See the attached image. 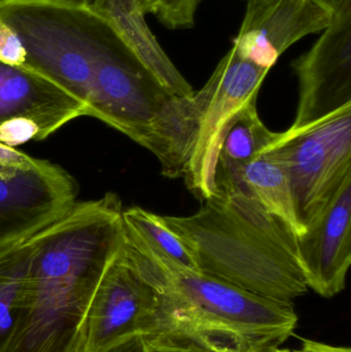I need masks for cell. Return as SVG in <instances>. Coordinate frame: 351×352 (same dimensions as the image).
I'll use <instances>...</instances> for the list:
<instances>
[{
    "label": "cell",
    "mask_w": 351,
    "mask_h": 352,
    "mask_svg": "<svg viewBox=\"0 0 351 352\" xmlns=\"http://www.w3.org/2000/svg\"><path fill=\"white\" fill-rule=\"evenodd\" d=\"M93 6L113 23L126 45L173 97H190L195 91L175 67L146 24L139 0H93Z\"/></svg>",
    "instance_id": "obj_13"
},
{
    "label": "cell",
    "mask_w": 351,
    "mask_h": 352,
    "mask_svg": "<svg viewBox=\"0 0 351 352\" xmlns=\"http://www.w3.org/2000/svg\"><path fill=\"white\" fill-rule=\"evenodd\" d=\"M123 221L125 231L152 252L185 268L199 271L191 250L167 227L161 215L141 207H131L123 211Z\"/></svg>",
    "instance_id": "obj_17"
},
{
    "label": "cell",
    "mask_w": 351,
    "mask_h": 352,
    "mask_svg": "<svg viewBox=\"0 0 351 352\" xmlns=\"http://www.w3.org/2000/svg\"><path fill=\"white\" fill-rule=\"evenodd\" d=\"M278 133L264 125L251 103L239 115L220 146L216 171V192L230 188L241 169L278 140Z\"/></svg>",
    "instance_id": "obj_15"
},
{
    "label": "cell",
    "mask_w": 351,
    "mask_h": 352,
    "mask_svg": "<svg viewBox=\"0 0 351 352\" xmlns=\"http://www.w3.org/2000/svg\"><path fill=\"white\" fill-rule=\"evenodd\" d=\"M296 248L307 287L325 298L346 289L351 264V173L309 217Z\"/></svg>",
    "instance_id": "obj_8"
},
{
    "label": "cell",
    "mask_w": 351,
    "mask_h": 352,
    "mask_svg": "<svg viewBox=\"0 0 351 352\" xmlns=\"http://www.w3.org/2000/svg\"><path fill=\"white\" fill-rule=\"evenodd\" d=\"M101 352H152L141 333L130 335Z\"/></svg>",
    "instance_id": "obj_21"
},
{
    "label": "cell",
    "mask_w": 351,
    "mask_h": 352,
    "mask_svg": "<svg viewBox=\"0 0 351 352\" xmlns=\"http://www.w3.org/2000/svg\"><path fill=\"white\" fill-rule=\"evenodd\" d=\"M292 67L299 103L290 133L351 105V4L334 14L319 41Z\"/></svg>",
    "instance_id": "obj_7"
},
{
    "label": "cell",
    "mask_w": 351,
    "mask_h": 352,
    "mask_svg": "<svg viewBox=\"0 0 351 352\" xmlns=\"http://www.w3.org/2000/svg\"><path fill=\"white\" fill-rule=\"evenodd\" d=\"M297 214L309 217L351 173V105L296 133H280Z\"/></svg>",
    "instance_id": "obj_5"
},
{
    "label": "cell",
    "mask_w": 351,
    "mask_h": 352,
    "mask_svg": "<svg viewBox=\"0 0 351 352\" xmlns=\"http://www.w3.org/2000/svg\"><path fill=\"white\" fill-rule=\"evenodd\" d=\"M122 252L159 295L216 324L278 346L294 334L298 316L293 303L269 299L214 275L175 264L126 231Z\"/></svg>",
    "instance_id": "obj_3"
},
{
    "label": "cell",
    "mask_w": 351,
    "mask_h": 352,
    "mask_svg": "<svg viewBox=\"0 0 351 352\" xmlns=\"http://www.w3.org/2000/svg\"><path fill=\"white\" fill-rule=\"evenodd\" d=\"M270 352H282V351L280 349V347H278V349H273V351Z\"/></svg>",
    "instance_id": "obj_25"
},
{
    "label": "cell",
    "mask_w": 351,
    "mask_h": 352,
    "mask_svg": "<svg viewBox=\"0 0 351 352\" xmlns=\"http://www.w3.org/2000/svg\"><path fill=\"white\" fill-rule=\"evenodd\" d=\"M76 195V180L49 161L37 159L28 170L0 178V250L63 217Z\"/></svg>",
    "instance_id": "obj_10"
},
{
    "label": "cell",
    "mask_w": 351,
    "mask_h": 352,
    "mask_svg": "<svg viewBox=\"0 0 351 352\" xmlns=\"http://www.w3.org/2000/svg\"><path fill=\"white\" fill-rule=\"evenodd\" d=\"M141 334L152 352H270L278 349L270 341L216 324L159 294Z\"/></svg>",
    "instance_id": "obj_12"
},
{
    "label": "cell",
    "mask_w": 351,
    "mask_h": 352,
    "mask_svg": "<svg viewBox=\"0 0 351 352\" xmlns=\"http://www.w3.org/2000/svg\"><path fill=\"white\" fill-rule=\"evenodd\" d=\"M71 1L84 2V3H91L93 0H71Z\"/></svg>",
    "instance_id": "obj_24"
},
{
    "label": "cell",
    "mask_w": 351,
    "mask_h": 352,
    "mask_svg": "<svg viewBox=\"0 0 351 352\" xmlns=\"http://www.w3.org/2000/svg\"><path fill=\"white\" fill-rule=\"evenodd\" d=\"M87 107L67 91L25 66L0 62V144L43 140Z\"/></svg>",
    "instance_id": "obj_6"
},
{
    "label": "cell",
    "mask_w": 351,
    "mask_h": 352,
    "mask_svg": "<svg viewBox=\"0 0 351 352\" xmlns=\"http://www.w3.org/2000/svg\"><path fill=\"white\" fill-rule=\"evenodd\" d=\"M332 19L311 0H247L233 47L241 57L271 69L291 45L307 35L323 32Z\"/></svg>",
    "instance_id": "obj_11"
},
{
    "label": "cell",
    "mask_w": 351,
    "mask_h": 352,
    "mask_svg": "<svg viewBox=\"0 0 351 352\" xmlns=\"http://www.w3.org/2000/svg\"><path fill=\"white\" fill-rule=\"evenodd\" d=\"M156 289L120 250L107 267L89 306L80 352H101L142 326L156 305Z\"/></svg>",
    "instance_id": "obj_9"
},
{
    "label": "cell",
    "mask_w": 351,
    "mask_h": 352,
    "mask_svg": "<svg viewBox=\"0 0 351 352\" xmlns=\"http://www.w3.org/2000/svg\"><path fill=\"white\" fill-rule=\"evenodd\" d=\"M161 219L201 272L284 303L308 289L294 234L243 192H218L194 214Z\"/></svg>",
    "instance_id": "obj_2"
},
{
    "label": "cell",
    "mask_w": 351,
    "mask_h": 352,
    "mask_svg": "<svg viewBox=\"0 0 351 352\" xmlns=\"http://www.w3.org/2000/svg\"><path fill=\"white\" fill-rule=\"evenodd\" d=\"M278 138L280 133L275 142L241 169L230 188L218 192L247 195L299 237L305 228L297 214L286 153Z\"/></svg>",
    "instance_id": "obj_14"
},
{
    "label": "cell",
    "mask_w": 351,
    "mask_h": 352,
    "mask_svg": "<svg viewBox=\"0 0 351 352\" xmlns=\"http://www.w3.org/2000/svg\"><path fill=\"white\" fill-rule=\"evenodd\" d=\"M146 14H152L172 30L195 26L200 0H139Z\"/></svg>",
    "instance_id": "obj_18"
},
{
    "label": "cell",
    "mask_w": 351,
    "mask_h": 352,
    "mask_svg": "<svg viewBox=\"0 0 351 352\" xmlns=\"http://www.w3.org/2000/svg\"><path fill=\"white\" fill-rule=\"evenodd\" d=\"M311 1L329 12L332 16L341 12L346 6L351 4V0H311Z\"/></svg>",
    "instance_id": "obj_23"
},
{
    "label": "cell",
    "mask_w": 351,
    "mask_h": 352,
    "mask_svg": "<svg viewBox=\"0 0 351 352\" xmlns=\"http://www.w3.org/2000/svg\"></svg>",
    "instance_id": "obj_26"
},
{
    "label": "cell",
    "mask_w": 351,
    "mask_h": 352,
    "mask_svg": "<svg viewBox=\"0 0 351 352\" xmlns=\"http://www.w3.org/2000/svg\"><path fill=\"white\" fill-rule=\"evenodd\" d=\"M123 207L113 192L76 203L35 234L20 314L1 352H80L93 296L124 243Z\"/></svg>",
    "instance_id": "obj_1"
},
{
    "label": "cell",
    "mask_w": 351,
    "mask_h": 352,
    "mask_svg": "<svg viewBox=\"0 0 351 352\" xmlns=\"http://www.w3.org/2000/svg\"><path fill=\"white\" fill-rule=\"evenodd\" d=\"M35 234L0 250V352L12 336L20 314L23 292L34 254Z\"/></svg>",
    "instance_id": "obj_16"
},
{
    "label": "cell",
    "mask_w": 351,
    "mask_h": 352,
    "mask_svg": "<svg viewBox=\"0 0 351 352\" xmlns=\"http://www.w3.org/2000/svg\"><path fill=\"white\" fill-rule=\"evenodd\" d=\"M37 159L31 158L10 146L0 144V178L14 177L34 166Z\"/></svg>",
    "instance_id": "obj_20"
},
{
    "label": "cell",
    "mask_w": 351,
    "mask_h": 352,
    "mask_svg": "<svg viewBox=\"0 0 351 352\" xmlns=\"http://www.w3.org/2000/svg\"><path fill=\"white\" fill-rule=\"evenodd\" d=\"M282 352H351L350 347H337L325 343L317 342V341L307 340L303 339L302 347L297 351L290 349H282Z\"/></svg>",
    "instance_id": "obj_22"
},
{
    "label": "cell",
    "mask_w": 351,
    "mask_h": 352,
    "mask_svg": "<svg viewBox=\"0 0 351 352\" xmlns=\"http://www.w3.org/2000/svg\"><path fill=\"white\" fill-rule=\"evenodd\" d=\"M269 70L241 57L232 47L203 88L195 92L197 128L183 178L189 190L202 201L216 194V171L220 146L245 107L257 103Z\"/></svg>",
    "instance_id": "obj_4"
},
{
    "label": "cell",
    "mask_w": 351,
    "mask_h": 352,
    "mask_svg": "<svg viewBox=\"0 0 351 352\" xmlns=\"http://www.w3.org/2000/svg\"><path fill=\"white\" fill-rule=\"evenodd\" d=\"M27 53L16 31L0 18V62L14 66H25Z\"/></svg>",
    "instance_id": "obj_19"
}]
</instances>
